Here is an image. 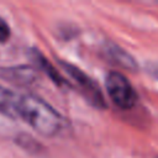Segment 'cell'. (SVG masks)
Masks as SVG:
<instances>
[{
	"instance_id": "cell-1",
	"label": "cell",
	"mask_w": 158,
	"mask_h": 158,
	"mask_svg": "<svg viewBox=\"0 0 158 158\" xmlns=\"http://www.w3.org/2000/svg\"><path fill=\"white\" fill-rule=\"evenodd\" d=\"M20 117L37 133L52 137L63 128V117L43 99L31 93L15 91L12 100V117Z\"/></svg>"
},
{
	"instance_id": "cell-2",
	"label": "cell",
	"mask_w": 158,
	"mask_h": 158,
	"mask_svg": "<svg viewBox=\"0 0 158 158\" xmlns=\"http://www.w3.org/2000/svg\"><path fill=\"white\" fill-rule=\"evenodd\" d=\"M106 91L111 101L122 110L133 107L137 101V94L128 79L120 72H109L105 78Z\"/></svg>"
},
{
	"instance_id": "cell-3",
	"label": "cell",
	"mask_w": 158,
	"mask_h": 158,
	"mask_svg": "<svg viewBox=\"0 0 158 158\" xmlns=\"http://www.w3.org/2000/svg\"><path fill=\"white\" fill-rule=\"evenodd\" d=\"M60 65L63 67L65 73H68L69 77L74 80L79 91L88 100V102L90 105H93L96 109H105L106 107V102H105L104 95H102L99 85L90 77H88L81 69H79L78 67H75L70 63L60 62Z\"/></svg>"
},
{
	"instance_id": "cell-4",
	"label": "cell",
	"mask_w": 158,
	"mask_h": 158,
	"mask_svg": "<svg viewBox=\"0 0 158 158\" xmlns=\"http://www.w3.org/2000/svg\"><path fill=\"white\" fill-rule=\"evenodd\" d=\"M0 78L17 86H28L37 81L38 73L31 65L20 64L0 68Z\"/></svg>"
},
{
	"instance_id": "cell-5",
	"label": "cell",
	"mask_w": 158,
	"mask_h": 158,
	"mask_svg": "<svg viewBox=\"0 0 158 158\" xmlns=\"http://www.w3.org/2000/svg\"><path fill=\"white\" fill-rule=\"evenodd\" d=\"M104 53L115 64H117L127 70H137V63H136L135 58L130 53H127L125 49L118 47L117 44L106 43L104 47Z\"/></svg>"
},
{
	"instance_id": "cell-6",
	"label": "cell",
	"mask_w": 158,
	"mask_h": 158,
	"mask_svg": "<svg viewBox=\"0 0 158 158\" xmlns=\"http://www.w3.org/2000/svg\"><path fill=\"white\" fill-rule=\"evenodd\" d=\"M30 54H31V58L35 62V64L38 67V69H41L42 72H44L49 77V79H52L57 85L62 86V85L67 84V81L62 78V75L57 72V69L51 64V62H48V59L41 52H38L36 49H32L30 52Z\"/></svg>"
},
{
	"instance_id": "cell-7",
	"label": "cell",
	"mask_w": 158,
	"mask_h": 158,
	"mask_svg": "<svg viewBox=\"0 0 158 158\" xmlns=\"http://www.w3.org/2000/svg\"><path fill=\"white\" fill-rule=\"evenodd\" d=\"M15 141H16V143L19 146L22 147V149H25V151H27L30 153L40 152V143L36 139H33L32 137L27 136V135H23V133L19 135Z\"/></svg>"
},
{
	"instance_id": "cell-8",
	"label": "cell",
	"mask_w": 158,
	"mask_h": 158,
	"mask_svg": "<svg viewBox=\"0 0 158 158\" xmlns=\"http://www.w3.org/2000/svg\"><path fill=\"white\" fill-rule=\"evenodd\" d=\"M11 32H10V27L6 23L5 20H2L0 17V42H6L10 37Z\"/></svg>"
},
{
	"instance_id": "cell-9",
	"label": "cell",
	"mask_w": 158,
	"mask_h": 158,
	"mask_svg": "<svg viewBox=\"0 0 158 158\" xmlns=\"http://www.w3.org/2000/svg\"><path fill=\"white\" fill-rule=\"evenodd\" d=\"M148 72L156 78H158V63H151L148 65Z\"/></svg>"
}]
</instances>
